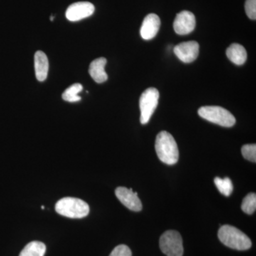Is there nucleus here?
<instances>
[{
	"label": "nucleus",
	"mask_w": 256,
	"mask_h": 256,
	"mask_svg": "<svg viewBox=\"0 0 256 256\" xmlns=\"http://www.w3.org/2000/svg\"><path fill=\"white\" fill-rule=\"evenodd\" d=\"M116 195L119 201L130 210L140 212L142 208V202L138 196L137 192L132 191V188L120 186L116 190Z\"/></svg>",
	"instance_id": "nucleus-9"
},
{
	"label": "nucleus",
	"mask_w": 256,
	"mask_h": 256,
	"mask_svg": "<svg viewBox=\"0 0 256 256\" xmlns=\"http://www.w3.org/2000/svg\"><path fill=\"white\" fill-rule=\"evenodd\" d=\"M55 210L58 214L70 218H84L90 212L86 202L74 197H65L57 202Z\"/></svg>",
	"instance_id": "nucleus-3"
},
{
	"label": "nucleus",
	"mask_w": 256,
	"mask_h": 256,
	"mask_svg": "<svg viewBox=\"0 0 256 256\" xmlns=\"http://www.w3.org/2000/svg\"><path fill=\"white\" fill-rule=\"evenodd\" d=\"M156 150L158 158L164 164L173 165L178 162L180 156L178 144L166 131H162L156 136Z\"/></svg>",
	"instance_id": "nucleus-1"
},
{
	"label": "nucleus",
	"mask_w": 256,
	"mask_h": 256,
	"mask_svg": "<svg viewBox=\"0 0 256 256\" xmlns=\"http://www.w3.org/2000/svg\"><path fill=\"white\" fill-rule=\"evenodd\" d=\"M95 12V6L88 2H79L68 6L66 12L67 20L70 22H78L92 16Z\"/></svg>",
	"instance_id": "nucleus-7"
},
{
	"label": "nucleus",
	"mask_w": 256,
	"mask_h": 256,
	"mask_svg": "<svg viewBox=\"0 0 256 256\" xmlns=\"http://www.w3.org/2000/svg\"><path fill=\"white\" fill-rule=\"evenodd\" d=\"M242 152L246 160H249L252 162H256V144H245L242 146Z\"/></svg>",
	"instance_id": "nucleus-19"
},
{
	"label": "nucleus",
	"mask_w": 256,
	"mask_h": 256,
	"mask_svg": "<svg viewBox=\"0 0 256 256\" xmlns=\"http://www.w3.org/2000/svg\"><path fill=\"white\" fill-rule=\"evenodd\" d=\"M256 195L255 193H250L244 198L242 204V210L247 214H252L256 212Z\"/></svg>",
	"instance_id": "nucleus-18"
},
{
	"label": "nucleus",
	"mask_w": 256,
	"mask_h": 256,
	"mask_svg": "<svg viewBox=\"0 0 256 256\" xmlns=\"http://www.w3.org/2000/svg\"><path fill=\"white\" fill-rule=\"evenodd\" d=\"M198 114L202 118L222 127H233L236 124L233 114L220 106H204L198 109Z\"/></svg>",
	"instance_id": "nucleus-4"
},
{
	"label": "nucleus",
	"mask_w": 256,
	"mask_h": 256,
	"mask_svg": "<svg viewBox=\"0 0 256 256\" xmlns=\"http://www.w3.org/2000/svg\"><path fill=\"white\" fill-rule=\"evenodd\" d=\"M35 74L38 82L46 80L48 72V60L46 55L42 50H38L34 56Z\"/></svg>",
	"instance_id": "nucleus-13"
},
{
	"label": "nucleus",
	"mask_w": 256,
	"mask_h": 256,
	"mask_svg": "<svg viewBox=\"0 0 256 256\" xmlns=\"http://www.w3.org/2000/svg\"><path fill=\"white\" fill-rule=\"evenodd\" d=\"M200 45L195 41L183 42L174 48V54L184 63H192L196 60Z\"/></svg>",
	"instance_id": "nucleus-10"
},
{
	"label": "nucleus",
	"mask_w": 256,
	"mask_h": 256,
	"mask_svg": "<svg viewBox=\"0 0 256 256\" xmlns=\"http://www.w3.org/2000/svg\"><path fill=\"white\" fill-rule=\"evenodd\" d=\"M160 247L162 252L166 256H182L183 240L181 235L176 230L164 232L160 239Z\"/></svg>",
	"instance_id": "nucleus-5"
},
{
	"label": "nucleus",
	"mask_w": 256,
	"mask_h": 256,
	"mask_svg": "<svg viewBox=\"0 0 256 256\" xmlns=\"http://www.w3.org/2000/svg\"><path fill=\"white\" fill-rule=\"evenodd\" d=\"M218 237L226 246L235 250H248L252 246L250 239L242 230L232 226L224 225L220 227Z\"/></svg>",
	"instance_id": "nucleus-2"
},
{
	"label": "nucleus",
	"mask_w": 256,
	"mask_h": 256,
	"mask_svg": "<svg viewBox=\"0 0 256 256\" xmlns=\"http://www.w3.org/2000/svg\"><path fill=\"white\" fill-rule=\"evenodd\" d=\"M161 21L158 15L150 14L143 20L140 35L143 40H150L156 36L159 32Z\"/></svg>",
	"instance_id": "nucleus-11"
},
{
	"label": "nucleus",
	"mask_w": 256,
	"mask_h": 256,
	"mask_svg": "<svg viewBox=\"0 0 256 256\" xmlns=\"http://www.w3.org/2000/svg\"><path fill=\"white\" fill-rule=\"evenodd\" d=\"M196 26V18L191 12L182 11L176 14L173 28L178 34L186 35L192 33Z\"/></svg>",
	"instance_id": "nucleus-8"
},
{
	"label": "nucleus",
	"mask_w": 256,
	"mask_h": 256,
	"mask_svg": "<svg viewBox=\"0 0 256 256\" xmlns=\"http://www.w3.org/2000/svg\"><path fill=\"white\" fill-rule=\"evenodd\" d=\"M46 247L44 242H32L28 244L18 256H44Z\"/></svg>",
	"instance_id": "nucleus-15"
},
{
	"label": "nucleus",
	"mask_w": 256,
	"mask_h": 256,
	"mask_svg": "<svg viewBox=\"0 0 256 256\" xmlns=\"http://www.w3.org/2000/svg\"><path fill=\"white\" fill-rule=\"evenodd\" d=\"M226 56L236 65L242 66L247 60L246 50L238 44H232L226 50Z\"/></svg>",
	"instance_id": "nucleus-14"
},
{
	"label": "nucleus",
	"mask_w": 256,
	"mask_h": 256,
	"mask_svg": "<svg viewBox=\"0 0 256 256\" xmlns=\"http://www.w3.org/2000/svg\"><path fill=\"white\" fill-rule=\"evenodd\" d=\"M107 60L104 57L92 60L89 66V74L98 84H102L108 80V75L105 70Z\"/></svg>",
	"instance_id": "nucleus-12"
},
{
	"label": "nucleus",
	"mask_w": 256,
	"mask_h": 256,
	"mask_svg": "<svg viewBox=\"0 0 256 256\" xmlns=\"http://www.w3.org/2000/svg\"><path fill=\"white\" fill-rule=\"evenodd\" d=\"M82 84H74L70 86L62 94V98L67 102H75L82 100V98L78 96V94L82 92Z\"/></svg>",
	"instance_id": "nucleus-16"
},
{
	"label": "nucleus",
	"mask_w": 256,
	"mask_h": 256,
	"mask_svg": "<svg viewBox=\"0 0 256 256\" xmlns=\"http://www.w3.org/2000/svg\"><path fill=\"white\" fill-rule=\"evenodd\" d=\"M160 94L158 89L150 88L142 92L140 98V122L146 124L149 122L158 105Z\"/></svg>",
	"instance_id": "nucleus-6"
},
{
	"label": "nucleus",
	"mask_w": 256,
	"mask_h": 256,
	"mask_svg": "<svg viewBox=\"0 0 256 256\" xmlns=\"http://www.w3.org/2000/svg\"><path fill=\"white\" fill-rule=\"evenodd\" d=\"M109 256H132V252L127 246L119 245L114 248Z\"/></svg>",
	"instance_id": "nucleus-21"
},
{
	"label": "nucleus",
	"mask_w": 256,
	"mask_h": 256,
	"mask_svg": "<svg viewBox=\"0 0 256 256\" xmlns=\"http://www.w3.org/2000/svg\"><path fill=\"white\" fill-rule=\"evenodd\" d=\"M214 183L218 191L224 194V196H229L232 194L233 192V184L232 180L228 178H214Z\"/></svg>",
	"instance_id": "nucleus-17"
},
{
	"label": "nucleus",
	"mask_w": 256,
	"mask_h": 256,
	"mask_svg": "<svg viewBox=\"0 0 256 256\" xmlns=\"http://www.w3.org/2000/svg\"><path fill=\"white\" fill-rule=\"evenodd\" d=\"M54 20V16H50V21H53Z\"/></svg>",
	"instance_id": "nucleus-22"
},
{
	"label": "nucleus",
	"mask_w": 256,
	"mask_h": 256,
	"mask_svg": "<svg viewBox=\"0 0 256 256\" xmlns=\"http://www.w3.org/2000/svg\"><path fill=\"white\" fill-rule=\"evenodd\" d=\"M245 10L250 20H256V0H246Z\"/></svg>",
	"instance_id": "nucleus-20"
}]
</instances>
